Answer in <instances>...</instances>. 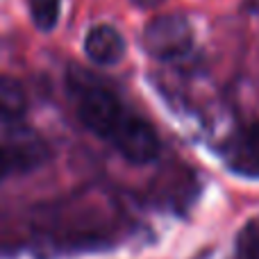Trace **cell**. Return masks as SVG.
Returning <instances> with one entry per match:
<instances>
[{
	"label": "cell",
	"mask_w": 259,
	"mask_h": 259,
	"mask_svg": "<svg viewBox=\"0 0 259 259\" xmlns=\"http://www.w3.org/2000/svg\"><path fill=\"white\" fill-rule=\"evenodd\" d=\"M84 50L89 55L91 62L109 66L116 64L118 59L125 55V41H123L121 32L112 25H96L89 30L84 39Z\"/></svg>",
	"instance_id": "8992f818"
},
{
	"label": "cell",
	"mask_w": 259,
	"mask_h": 259,
	"mask_svg": "<svg viewBox=\"0 0 259 259\" xmlns=\"http://www.w3.org/2000/svg\"><path fill=\"white\" fill-rule=\"evenodd\" d=\"M3 148L7 152L9 168L12 170L14 168L30 170L48 159V146H46V141L34 130H27V127L14 130Z\"/></svg>",
	"instance_id": "277c9868"
},
{
	"label": "cell",
	"mask_w": 259,
	"mask_h": 259,
	"mask_svg": "<svg viewBox=\"0 0 259 259\" xmlns=\"http://www.w3.org/2000/svg\"><path fill=\"white\" fill-rule=\"evenodd\" d=\"M137 7H143V9H150V7H157V5H161V0H132Z\"/></svg>",
	"instance_id": "30bf717a"
},
{
	"label": "cell",
	"mask_w": 259,
	"mask_h": 259,
	"mask_svg": "<svg viewBox=\"0 0 259 259\" xmlns=\"http://www.w3.org/2000/svg\"><path fill=\"white\" fill-rule=\"evenodd\" d=\"M141 46L155 59L182 57L193 46L191 23L182 14H164L152 18L141 36Z\"/></svg>",
	"instance_id": "6da1fadb"
},
{
	"label": "cell",
	"mask_w": 259,
	"mask_h": 259,
	"mask_svg": "<svg viewBox=\"0 0 259 259\" xmlns=\"http://www.w3.org/2000/svg\"><path fill=\"white\" fill-rule=\"evenodd\" d=\"M225 161L239 175L259 178V123L241 130L225 148Z\"/></svg>",
	"instance_id": "5b68a950"
},
{
	"label": "cell",
	"mask_w": 259,
	"mask_h": 259,
	"mask_svg": "<svg viewBox=\"0 0 259 259\" xmlns=\"http://www.w3.org/2000/svg\"><path fill=\"white\" fill-rule=\"evenodd\" d=\"M123 107L118 98L105 87H87L84 94L77 100V116H80L82 125L91 130L94 134L103 139H109L114 127L123 118Z\"/></svg>",
	"instance_id": "3957f363"
},
{
	"label": "cell",
	"mask_w": 259,
	"mask_h": 259,
	"mask_svg": "<svg viewBox=\"0 0 259 259\" xmlns=\"http://www.w3.org/2000/svg\"><path fill=\"white\" fill-rule=\"evenodd\" d=\"M30 16L41 32H50L59 21V5L62 0H27Z\"/></svg>",
	"instance_id": "ba28073f"
},
{
	"label": "cell",
	"mask_w": 259,
	"mask_h": 259,
	"mask_svg": "<svg viewBox=\"0 0 259 259\" xmlns=\"http://www.w3.org/2000/svg\"><path fill=\"white\" fill-rule=\"evenodd\" d=\"M109 141L132 164H148L159 155V137L148 121L132 114H123Z\"/></svg>",
	"instance_id": "7a4b0ae2"
},
{
	"label": "cell",
	"mask_w": 259,
	"mask_h": 259,
	"mask_svg": "<svg viewBox=\"0 0 259 259\" xmlns=\"http://www.w3.org/2000/svg\"><path fill=\"white\" fill-rule=\"evenodd\" d=\"M27 109V96L21 82L0 77V121H16Z\"/></svg>",
	"instance_id": "52a82bcc"
},
{
	"label": "cell",
	"mask_w": 259,
	"mask_h": 259,
	"mask_svg": "<svg viewBox=\"0 0 259 259\" xmlns=\"http://www.w3.org/2000/svg\"><path fill=\"white\" fill-rule=\"evenodd\" d=\"M9 170H12V168H9V159H7V152H5V148L0 146V180H3L5 175L9 173Z\"/></svg>",
	"instance_id": "9c48e42d"
}]
</instances>
